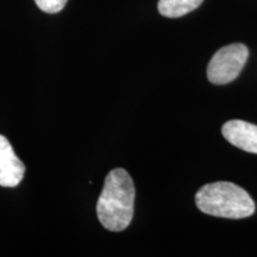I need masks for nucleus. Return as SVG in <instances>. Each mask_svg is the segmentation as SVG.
<instances>
[{
	"label": "nucleus",
	"mask_w": 257,
	"mask_h": 257,
	"mask_svg": "<svg viewBox=\"0 0 257 257\" xmlns=\"http://www.w3.org/2000/svg\"><path fill=\"white\" fill-rule=\"evenodd\" d=\"M135 186L123 168L111 170L106 176L101 194L96 202V216L106 230L120 232L134 217Z\"/></svg>",
	"instance_id": "1"
},
{
	"label": "nucleus",
	"mask_w": 257,
	"mask_h": 257,
	"mask_svg": "<svg viewBox=\"0 0 257 257\" xmlns=\"http://www.w3.org/2000/svg\"><path fill=\"white\" fill-rule=\"evenodd\" d=\"M197 207L213 217L242 219L252 216L255 202L239 186L231 182H213L205 185L195 195Z\"/></svg>",
	"instance_id": "2"
},
{
	"label": "nucleus",
	"mask_w": 257,
	"mask_h": 257,
	"mask_svg": "<svg viewBox=\"0 0 257 257\" xmlns=\"http://www.w3.org/2000/svg\"><path fill=\"white\" fill-rule=\"evenodd\" d=\"M249 57V50L242 43L221 48L214 54L207 67V78L214 85H225L239 75Z\"/></svg>",
	"instance_id": "3"
},
{
	"label": "nucleus",
	"mask_w": 257,
	"mask_h": 257,
	"mask_svg": "<svg viewBox=\"0 0 257 257\" xmlns=\"http://www.w3.org/2000/svg\"><path fill=\"white\" fill-rule=\"evenodd\" d=\"M25 174L24 163L16 155L9 140L0 135V186L16 187Z\"/></svg>",
	"instance_id": "4"
},
{
	"label": "nucleus",
	"mask_w": 257,
	"mask_h": 257,
	"mask_svg": "<svg viewBox=\"0 0 257 257\" xmlns=\"http://www.w3.org/2000/svg\"><path fill=\"white\" fill-rule=\"evenodd\" d=\"M221 134L232 146L257 154V125L239 119L229 120L223 125Z\"/></svg>",
	"instance_id": "5"
},
{
	"label": "nucleus",
	"mask_w": 257,
	"mask_h": 257,
	"mask_svg": "<svg viewBox=\"0 0 257 257\" xmlns=\"http://www.w3.org/2000/svg\"><path fill=\"white\" fill-rule=\"evenodd\" d=\"M204 0H160L157 9L163 17L179 18L194 11Z\"/></svg>",
	"instance_id": "6"
},
{
	"label": "nucleus",
	"mask_w": 257,
	"mask_h": 257,
	"mask_svg": "<svg viewBox=\"0 0 257 257\" xmlns=\"http://www.w3.org/2000/svg\"><path fill=\"white\" fill-rule=\"evenodd\" d=\"M68 0H35L38 9L47 14H59L62 11Z\"/></svg>",
	"instance_id": "7"
}]
</instances>
